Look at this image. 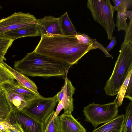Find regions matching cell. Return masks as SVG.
I'll return each instance as SVG.
<instances>
[{
    "mask_svg": "<svg viewBox=\"0 0 132 132\" xmlns=\"http://www.w3.org/2000/svg\"><path fill=\"white\" fill-rule=\"evenodd\" d=\"M71 65L35 53H28L15 61L14 69L27 76L49 77L65 76Z\"/></svg>",
    "mask_w": 132,
    "mask_h": 132,
    "instance_id": "2",
    "label": "cell"
},
{
    "mask_svg": "<svg viewBox=\"0 0 132 132\" xmlns=\"http://www.w3.org/2000/svg\"><path fill=\"white\" fill-rule=\"evenodd\" d=\"M54 111L46 118L43 123L44 132H59V116H54Z\"/></svg>",
    "mask_w": 132,
    "mask_h": 132,
    "instance_id": "19",
    "label": "cell"
},
{
    "mask_svg": "<svg viewBox=\"0 0 132 132\" xmlns=\"http://www.w3.org/2000/svg\"><path fill=\"white\" fill-rule=\"evenodd\" d=\"M76 36L79 41L83 44L90 45L93 44V39L84 33L77 32Z\"/></svg>",
    "mask_w": 132,
    "mask_h": 132,
    "instance_id": "26",
    "label": "cell"
},
{
    "mask_svg": "<svg viewBox=\"0 0 132 132\" xmlns=\"http://www.w3.org/2000/svg\"><path fill=\"white\" fill-rule=\"evenodd\" d=\"M87 8L94 20L106 31L108 38L111 40L115 28L113 14L116 11L109 0H88Z\"/></svg>",
    "mask_w": 132,
    "mask_h": 132,
    "instance_id": "4",
    "label": "cell"
},
{
    "mask_svg": "<svg viewBox=\"0 0 132 132\" xmlns=\"http://www.w3.org/2000/svg\"><path fill=\"white\" fill-rule=\"evenodd\" d=\"M132 74V70L129 72L127 77L123 83L114 101L116 102L118 107L122 104L125 93L129 83L130 77Z\"/></svg>",
    "mask_w": 132,
    "mask_h": 132,
    "instance_id": "22",
    "label": "cell"
},
{
    "mask_svg": "<svg viewBox=\"0 0 132 132\" xmlns=\"http://www.w3.org/2000/svg\"><path fill=\"white\" fill-rule=\"evenodd\" d=\"M14 41L4 33H0V62L6 60L5 55Z\"/></svg>",
    "mask_w": 132,
    "mask_h": 132,
    "instance_id": "20",
    "label": "cell"
},
{
    "mask_svg": "<svg viewBox=\"0 0 132 132\" xmlns=\"http://www.w3.org/2000/svg\"><path fill=\"white\" fill-rule=\"evenodd\" d=\"M117 12L122 13L131 7L132 0H112Z\"/></svg>",
    "mask_w": 132,
    "mask_h": 132,
    "instance_id": "24",
    "label": "cell"
},
{
    "mask_svg": "<svg viewBox=\"0 0 132 132\" xmlns=\"http://www.w3.org/2000/svg\"><path fill=\"white\" fill-rule=\"evenodd\" d=\"M127 18L124 12L122 13L117 12L116 23L115 25L117 26L118 31H126L128 26V24L126 22Z\"/></svg>",
    "mask_w": 132,
    "mask_h": 132,
    "instance_id": "25",
    "label": "cell"
},
{
    "mask_svg": "<svg viewBox=\"0 0 132 132\" xmlns=\"http://www.w3.org/2000/svg\"><path fill=\"white\" fill-rule=\"evenodd\" d=\"M59 132H86L85 129L71 113H63L59 116Z\"/></svg>",
    "mask_w": 132,
    "mask_h": 132,
    "instance_id": "10",
    "label": "cell"
},
{
    "mask_svg": "<svg viewBox=\"0 0 132 132\" xmlns=\"http://www.w3.org/2000/svg\"><path fill=\"white\" fill-rule=\"evenodd\" d=\"M33 52L71 65L90 51L97 48L93 44H83L76 36L43 35Z\"/></svg>",
    "mask_w": 132,
    "mask_h": 132,
    "instance_id": "1",
    "label": "cell"
},
{
    "mask_svg": "<svg viewBox=\"0 0 132 132\" xmlns=\"http://www.w3.org/2000/svg\"><path fill=\"white\" fill-rule=\"evenodd\" d=\"M126 112L124 115V120L122 132H132V102L131 101L125 107Z\"/></svg>",
    "mask_w": 132,
    "mask_h": 132,
    "instance_id": "21",
    "label": "cell"
},
{
    "mask_svg": "<svg viewBox=\"0 0 132 132\" xmlns=\"http://www.w3.org/2000/svg\"><path fill=\"white\" fill-rule=\"evenodd\" d=\"M1 62L11 72L19 84L32 91L39 96H42L38 91V88L33 81L25 75L12 68L4 62Z\"/></svg>",
    "mask_w": 132,
    "mask_h": 132,
    "instance_id": "14",
    "label": "cell"
},
{
    "mask_svg": "<svg viewBox=\"0 0 132 132\" xmlns=\"http://www.w3.org/2000/svg\"><path fill=\"white\" fill-rule=\"evenodd\" d=\"M60 18V28L63 35L76 36L77 32L66 12Z\"/></svg>",
    "mask_w": 132,
    "mask_h": 132,
    "instance_id": "17",
    "label": "cell"
},
{
    "mask_svg": "<svg viewBox=\"0 0 132 132\" xmlns=\"http://www.w3.org/2000/svg\"><path fill=\"white\" fill-rule=\"evenodd\" d=\"M132 101V75H131L125 93L124 98Z\"/></svg>",
    "mask_w": 132,
    "mask_h": 132,
    "instance_id": "28",
    "label": "cell"
},
{
    "mask_svg": "<svg viewBox=\"0 0 132 132\" xmlns=\"http://www.w3.org/2000/svg\"><path fill=\"white\" fill-rule=\"evenodd\" d=\"M125 32L123 41L132 43V21H130L128 28Z\"/></svg>",
    "mask_w": 132,
    "mask_h": 132,
    "instance_id": "27",
    "label": "cell"
},
{
    "mask_svg": "<svg viewBox=\"0 0 132 132\" xmlns=\"http://www.w3.org/2000/svg\"><path fill=\"white\" fill-rule=\"evenodd\" d=\"M15 79L11 72L1 62H0V85L14 81Z\"/></svg>",
    "mask_w": 132,
    "mask_h": 132,
    "instance_id": "23",
    "label": "cell"
},
{
    "mask_svg": "<svg viewBox=\"0 0 132 132\" xmlns=\"http://www.w3.org/2000/svg\"><path fill=\"white\" fill-rule=\"evenodd\" d=\"M1 85L6 92H13L20 94L27 102L39 97L32 91L21 86L17 81H13L5 82Z\"/></svg>",
    "mask_w": 132,
    "mask_h": 132,
    "instance_id": "12",
    "label": "cell"
},
{
    "mask_svg": "<svg viewBox=\"0 0 132 132\" xmlns=\"http://www.w3.org/2000/svg\"><path fill=\"white\" fill-rule=\"evenodd\" d=\"M9 122L15 128L7 129L6 132H24L20 125L17 121H14Z\"/></svg>",
    "mask_w": 132,
    "mask_h": 132,
    "instance_id": "30",
    "label": "cell"
},
{
    "mask_svg": "<svg viewBox=\"0 0 132 132\" xmlns=\"http://www.w3.org/2000/svg\"><path fill=\"white\" fill-rule=\"evenodd\" d=\"M6 95L14 110H18L21 111L28 105V102L20 94L13 92H6Z\"/></svg>",
    "mask_w": 132,
    "mask_h": 132,
    "instance_id": "18",
    "label": "cell"
},
{
    "mask_svg": "<svg viewBox=\"0 0 132 132\" xmlns=\"http://www.w3.org/2000/svg\"><path fill=\"white\" fill-rule=\"evenodd\" d=\"M124 120V115H119L92 132H122Z\"/></svg>",
    "mask_w": 132,
    "mask_h": 132,
    "instance_id": "15",
    "label": "cell"
},
{
    "mask_svg": "<svg viewBox=\"0 0 132 132\" xmlns=\"http://www.w3.org/2000/svg\"><path fill=\"white\" fill-rule=\"evenodd\" d=\"M35 22L41 36L63 35L59 17L56 18L52 15L46 16L41 19H37Z\"/></svg>",
    "mask_w": 132,
    "mask_h": 132,
    "instance_id": "9",
    "label": "cell"
},
{
    "mask_svg": "<svg viewBox=\"0 0 132 132\" xmlns=\"http://www.w3.org/2000/svg\"><path fill=\"white\" fill-rule=\"evenodd\" d=\"M14 110L7 98L6 91L0 85V118L7 120Z\"/></svg>",
    "mask_w": 132,
    "mask_h": 132,
    "instance_id": "16",
    "label": "cell"
},
{
    "mask_svg": "<svg viewBox=\"0 0 132 132\" xmlns=\"http://www.w3.org/2000/svg\"><path fill=\"white\" fill-rule=\"evenodd\" d=\"M4 34L14 40L22 37L40 36L35 22L23 27L6 32Z\"/></svg>",
    "mask_w": 132,
    "mask_h": 132,
    "instance_id": "13",
    "label": "cell"
},
{
    "mask_svg": "<svg viewBox=\"0 0 132 132\" xmlns=\"http://www.w3.org/2000/svg\"><path fill=\"white\" fill-rule=\"evenodd\" d=\"M117 103L112 102L103 104L94 103L85 107L83 111L85 121L92 123L95 128L99 125L106 123L118 115V110Z\"/></svg>",
    "mask_w": 132,
    "mask_h": 132,
    "instance_id": "5",
    "label": "cell"
},
{
    "mask_svg": "<svg viewBox=\"0 0 132 132\" xmlns=\"http://www.w3.org/2000/svg\"><path fill=\"white\" fill-rule=\"evenodd\" d=\"M64 84L62 87L63 91V96L58 104L63 107L64 113H71L73 108V96L76 89L68 78L67 75L64 77Z\"/></svg>",
    "mask_w": 132,
    "mask_h": 132,
    "instance_id": "11",
    "label": "cell"
},
{
    "mask_svg": "<svg viewBox=\"0 0 132 132\" xmlns=\"http://www.w3.org/2000/svg\"><path fill=\"white\" fill-rule=\"evenodd\" d=\"M57 103L56 94L52 97L39 96L28 102L27 105L22 110L43 124L47 117L54 111Z\"/></svg>",
    "mask_w": 132,
    "mask_h": 132,
    "instance_id": "6",
    "label": "cell"
},
{
    "mask_svg": "<svg viewBox=\"0 0 132 132\" xmlns=\"http://www.w3.org/2000/svg\"><path fill=\"white\" fill-rule=\"evenodd\" d=\"M3 7L2 6L0 5V10L2 9Z\"/></svg>",
    "mask_w": 132,
    "mask_h": 132,
    "instance_id": "33",
    "label": "cell"
},
{
    "mask_svg": "<svg viewBox=\"0 0 132 132\" xmlns=\"http://www.w3.org/2000/svg\"><path fill=\"white\" fill-rule=\"evenodd\" d=\"M124 12L126 17L129 19L130 21H132V11L126 10Z\"/></svg>",
    "mask_w": 132,
    "mask_h": 132,
    "instance_id": "32",
    "label": "cell"
},
{
    "mask_svg": "<svg viewBox=\"0 0 132 132\" xmlns=\"http://www.w3.org/2000/svg\"><path fill=\"white\" fill-rule=\"evenodd\" d=\"M111 76L104 88L106 94H117L130 71L132 70V43L123 41Z\"/></svg>",
    "mask_w": 132,
    "mask_h": 132,
    "instance_id": "3",
    "label": "cell"
},
{
    "mask_svg": "<svg viewBox=\"0 0 132 132\" xmlns=\"http://www.w3.org/2000/svg\"><path fill=\"white\" fill-rule=\"evenodd\" d=\"M37 19L29 13L15 12L0 20V33L20 28L35 22Z\"/></svg>",
    "mask_w": 132,
    "mask_h": 132,
    "instance_id": "7",
    "label": "cell"
},
{
    "mask_svg": "<svg viewBox=\"0 0 132 132\" xmlns=\"http://www.w3.org/2000/svg\"><path fill=\"white\" fill-rule=\"evenodd\" d=\"M15 128V127L7 120L0 122V132H6L7 129Z\"/></svg>",
    "mask_w": 132,
    "mask_h": 132,
    "instance_id": "29",
    "label": "cell"
},
{
    "mask_svg": "<svg viewBox=\"0 0 132 132\" xmlns=\"http://www.w3.org/2000/svg\"><path fill=\"white\" fill-rule=\"evenodd\" d=\"M7 120L17 121L24 132H44L43 124L37 121L23 110L12 111Z\"/></svg>",
    "mask_w": 132,
    "mask_h": 132,
    "instance_id": "8",
    "label": "cell"
},
{
    "mask_svg": "<svg viewBox=\"0 0 132 132\" xmlns=\"http://www.w3.org/2000/svg\"><path fill=\"white\" fill-rule=\"evenodd\" d=\"M117 43V42L115 36L113 37L111 42L106 47L105 49L107 52H108L111 50Z\"/></svg>",
    "mask_w": 132,
    "mask_h": 132,
    "instance_id": "31",
    "label": "cell"
}]
</instances>
